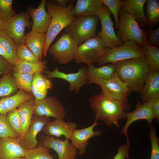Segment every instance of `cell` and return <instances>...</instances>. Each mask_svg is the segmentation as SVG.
<instances>
[{
  "mask_svg": "<svg viewBox=\"0 0 159 159\" xmlns=\"http://www.w3.org/2000/svg\"><path fill=\"white\" fill-rule=\"evenodd\" d=\"M4 21L0 17V26H2L3 25Z\"/></svg>",
  "mask_w": 159,
  "mask_h": 159,
  "instance_id": "obj_49",
  "label": "cell"
},
{
  "mask_svg": "<svg viewBox=\"0 0 159 159\" xmlns=\"http://www.w3.org/2000/svg\"><path fill=\"white\" fill-rule=\"evenodd\" d=\"M34 74L24 73L13 72V75L19 88L22 89L29 94H32L31 87Z\"/></svg>",
  "mask_w": 159,
  "mask_h": 159,
  "instance_id": "obj_34",
  "label": "cell"
},
{
  "mask_svg": "<svg viewBox=\"0 0 159 159\" xmlns=\"http://www.w3.org/2000/svg\"><path fill=\"white\" fill-rule=\"evenodd\" d=\"M49 117L46 116L33 115L28 130L23 136L18 138L20 144L25 150L37 147L38 141L37 136L49 121Z\"/></svg>",
  "mask_w": 159,
  "mask_h": 159,
  "instance_id": "obj_15",
  "label": "cell"
},
{
  "mask_svg": "<svg viewBox=\"0 0 159 159\" xmlns=\"http://www.w3.org/2000/svg\"><path fill=\"white\" fill-rule=\"evenodd\" d=\"M143 47L135 41L129 40L120 46L110 49L100 57L96 62L100 66L126 60L145 57Z\"/></svg>",
  "mask_w": 159,
  "mask_h": 159,
  "instance_id": "obj_5",
  "label": "cell"
},
{
  "mask_svg": "<svg viewBox=\"0 0 159 159\" xmlns=\"http://www.w3.org/2000/svg\"><path fill=\"white\" fill-rule=\"evenodd\" d=\"M46 1L41 0L39 6L35 8L28 6V12L33 21L31 32H46L51 20V15L45 9Z\"/></svg>",
  "mask_w": 159,
  "mask_h": 159,
  "instance_id": "obj_17",
  "label": "cell"
},
{
  "mask_svg": "<svg viewBox=\"0 0 159 159\" xmlns=\"http://www.w3.org/2000/svg\"><path fill=\"white\" fill-rule=\"evenodd\" d=\"M46 39V33L31 31L25 35V44L40 62Z\"/></svg>",
  "mask_w": 159,
  "mask_h": 159,
  "instance_id": "obj_25",
  "label": "cell"
},
{
  "mask_svg": "<svg viewBox=\"0 0 159 159\" xmlns=\"http://www.w3.org/2000/svg\"><path fill=\"white\" fill-rule=\"evenodd\" d=\"M88 101L91 109L95 113V120H101L107 126L114 124L119 129L120 128L119 120L126 119L125 113L131 108L127 102L107 97L100 94L91 97Z\"/></svg>",
  "mask_w": 159,
  "mask_h": 159,
  "instance_id": "obj_1",
  "label": "cell"
},
{
  "mask_svg": "<svg viewBox=\"0 0 159 159\" xmlns=\"http://www.w3.org/2000/svg\"><path fill=\"white\" fill-rule=\"evenodd\" d=\"M0 45L11 60L13 66L14 65L19 59L17 56L18 46L3 30L0 32Z\"/></svg>",
  "mask_w": 159,
  "mask_h": 159,
  "instance_id": "obj_29",
  "label": "cell"
},
{
  "mask_svg": "<svg viewBox=\"0 0 159 159\" xmlns=\"http://www.w3.org/2000/svg\"><path fill=\"white\" fill-rule=\"evenodd\" d=\"M146 17L148 28L152 27L159 21V1L147 0Z\"/></svg>",
  "mask_w": 159,
  "mask_h": 159,
  "instance_id": "obj_31",
  "label": "cell"
},
{
  "mask_svg": "<svg viewBox=\"0 0 159 159\" xmlns=\"http://www.w3.org/2000/svg\"><path fill=\"white\" fill-rule=\"evenodd\" d=\"M142 47L148 65L151 69L159 72V49L149 45L147 43Z\"/></svg>",
  "mask_w": 159,
  "mask_h": 159,
  "instance_id": "obj_32",
  "label": "cell"
},
{
  "mask_svg": "<svg viewBox=\"0 0 159 159\" xmlns=\"http://www.w3.org/2000/svg\"><path fill=\"white\" fill-rule=\"evenodd\" d=\"M0 56L4 58L10 64L13 66V63L11 60L0 45Z\"/></svg>",
  "mask_w": 159,
  "mask_h": 159,
  "instance_id": "obj_47",
  "label": "cell"
},
{
  "mask_svg": "<svg viewBox=\"0 0 159 159\" xmlns=\"http://www.w3.org/2000/svg\"><path fill=\"white\" fill-rule=\"evenodd\" d=\"M7 120L19 138L21 136V125L18 109L15 108L6 114Z\"/></svg>",
  "mask_w": 159,
  "mask_h": 159,
  "instance_id": "obj_39",
  "label": "cell"
},
{
  "mask_svg": "<svg viewBox=\"0 0 159 159\" xmlns=\"http://www.w3.org/2000/svg\"><path fill=\"white\" fill-rule=\"evenodd\" d=\"M147 30L149 35L147 43L151 46L158 48L159 46V27L153 29L148 28Z\"/></svg>",
  "mask_w": 159,
  "mask_h": 159,
  "instance_id": "obj_42",
  "label": "cell"
},
{
  "mask_svg": "<svg viewBox=\"0 0 159 159\" xmlns=\"http://www.w3.org/2000/svg\"><path fill=\"white\" fill-rule=\"evenodd\" d=\"M30 17L28 12L24 11L16 14L10 19L4 21L2 30L18 46L25 43V28L30 25Z\"/></svg>",
  "mask_w": 159,
  "mask_h": 159,
  "instance_id": "obj_10",
  "label": "cell"
},
{
  "mask_svg": "<svg viewBox=\"0 0 159 159\" xmlns=\"http://www.w3.org/2000/svg\"><path fill=\"white\" fill-rule=\"evenodd\" d=\"M3 28H2V26H0V32L2 30Z\"/></svg>",
  "mask_w": 159,
  "mask_h": 159,
  "instance_id": "obj_50",
  "label": "cell"
},
{
  "mask_svg": "<svg viewBox=\"0 0 159 159\" xmlns=\"http://www.w3.org/2000/svg\"><path fill=\"white\" fill-rule=\"evenodd\" d=\"M112 64L118 77L127 85L130 92L140 93L151 69L145 57Z\"/></svg>",
  "mask_w": 159,
  "mask_h": 159,
  "instance_id": "obj_2",
  "label": "cell"
},
{
  "mask_svg": "<svg viewBox=\"0 0 159 159\" xmlns=\"http://www.w3.org/2000/svg\"><path fill=\"white\" fill-rule=\"evenodd\" d=\"M78 46L69 34L64 32L57 41L49 47L47 52L58 62L66 64L74 60Z\"/></svg>",
  "mask_w": 159,
  "mask_h": 159,
  "instance_id": "obj_9",
  "label": "cell"
},
{
  "mask_svg": "<svg viewBox=\"0 0 159 159\" xmlns=\"http://www.w3.org/2000/svg\"><path fill=\"white\" fill-rule=\"evenodd\" d=\"M31 91L34 97V99L37 100H42L45 98L47 95V94L42 93L38 91L32 84L31 87Z\"/></svg>",
  "mask_w": 159,
  "mask_h": 159,
  "instance_id": "obj_46",
  "label": "cell"
},
{
  "mask_svg": "<svg viewBox=\"0 0 159 159\" xmlns=\"http://www.w3.org/2000/svg\"><path fill=\"white\" fill-rule=\"evenodd\" d=\"M99 19L97 16L76 18L64 29L79 45L90 38L95 36Z\"/></svg>",
  "mask_w": 159,
  "mask_h": 159,
  "instance_id": "obj_7",
  "label": "cell"
},
{
  "mask_svg": "<svg viewBox=\"0 0 159 159\" xmlns=\"http://www.w3.org/2000/svg\"><path fill=\"white\" fill-rule=\"evenodd\" d=\"M47 61H42L34 63L26 62L19 59L12 69L13 72L34 74L41 73L47 69Z\"/></svg>",
  "mask_w": 159,
  "mask_h": 159,
  "instance_id": "obj_27",
  "label": "cell"
},
{
  "mask_svg": "<svg viewBox=\"0 0 159 159\" xmlns=\"http://www.w3.org/2000/svg\"><path fill=\"white\" fill-rule=\"evenodd\" d=\"M48 148L39 144L36 148L25 150L24 157L26 159H54Z\"/></svg>",
  "mask_w": 159,
  "mask_h": 159,
  "instance_id": "obj_33",
  "label": "cell"
},
{
  "mask_svg": "<svg viewBox=\"0 0 159 159\" xmlns=\"http://www.w3.org/2000/svg\"><path fill=\"white\" fill-rule=\"evenodd\" d=\"M58 5L62 7H66L70 3L74 2V0H54Z\"/></svg>",
  "mask_w": 159,
  "mask_h": 159,
  "instance_id": "obj_48",
  "label": "cell"
},
{
  "mask_svg": "<svg viewBox=\"0 0 159 159\" xmlns=\"http://www.w3.org/2000/svg\"><path fill=\"white\" fill-rule=\"evenodd\" d=\"M118 27L116 35L123 43L132 40L142 47L147 43L148 30L141 29L135 19L125 11L121 9Z\"/></svg>",
  "mask_w": 159,
  "mask_h": 159,
  "instance_id": "obj_4",
  "label": "cell"
},
{
  "mask_svg": "<svg viewBox=\"0 0 159 159\" xmlns=\"http://www.w3.org/2000/svg\"><path fill=\"white\" fill-rule=\"evenodd\" d=\"M152 109L154 118L159 122V97L151 99L147 101Z\"/></svg>",
  "mask_w": 159,
  "mask_h": 159,
  "instance_id": "obj_44",
  "label": "cell"
},
{
  "mask_svg": "<svg viewBox=\"0 0 159 159\" xmlns=\"http://www.w3.org/2000/svg\"><path fill=\"white\" fill-rule=\"evenodd\" d=\"M129 147L127 144L124 143L120 146L117 152L114 156L113 159H129Z\"/></svg>",
  "mask_w": 159,
  "mask_h": 159,
  "instance_id": "obj_43",
  "label": "cell"
},
{
  "mask_svg": "<svg viewBox=\"0 0 159 159\" xmlns=\"http://www.w3.org/2000/svg\"><path fill=\"white\" fill-rule=\"evenodd\" d=\"M34 114L64 119L66 112L63 105L58 99L50 97L42 100L34 99Z\"/></svg>",
  "mask_w": 159,
  "mask_h": 159,
  "instance_id": "obj_12",
  "label": "cell"
},
{
  "mask_svg": "<svg viewBox=\"0 0 159 159\" xmlns=\"http://www.w3.org/2000/svg\"><path fill=\"white\" fill-rule=\"evenodd\" d=\"M32 97V95L20 89L11 96L2 97L0 100V113L6 114Z\"/></svg>",
  "mask_w": 159,
  "mask_h": 159,
  "instance_id": "obj_24",
  "label": "cell"
},
{
  "mask_svg": "<svg viewBox=\"0 0 159 159\" xmlns=\"http://www.w3.org/2000/svg\"><path fill=\"white\" fill-rule=\"evenodd\" d=\"M98 124L97 121L95 120L92 125L82 129H76L73 132L70 139L74 148L78 150L80 155L86 152V148L89 139L95 136L100 135V130L94 131V128Z\"/></svg>",
  "mask_w": 159,
  "mask_h": 159,
  "instance_id": "obj_18",
  "label": "cell"
},
{
  "mask_svg": "<svg viewBox=\"0 0 159 159\" xmlns=\"http://www.w3.org/2000/svg\"><path fill=\"white\" fill-rule=\"evenodd\" d=\"M18 89L14 78L10 74H4L0 79V98L11 96Z\"/></svg>",
  "mask_w": 159,
  "mask_h": 159,
  "instance_id": "obj_30",
  "label": "cell"
},
{
  "mask_svg": "<svg viewBox=\"0 0 159 159\" xmlns=\"http://www.w3.org/2000/svg\"><path fill=\"white\" fill-rule=\"evenodd\" d=\"M87 67L82 66L77 72L66 74L60 71L57 66L52 71H45L46 77L48 79L58 78L65 80L69 83V90L70 91H75L78 93L81 87L88 83L87 76Z\"/></svg>",
  "mask_w": 159,
  "mask_h": 159,
  "instance_id": "obj_14",
  "label": "cell"
},
{
  "mask_svg": "<svg viewBox=\"0 0 159 159\" xmlns=\"http://www.w3.org/2000/svg\"><path fill=\"white\" fill-rule=\"evenodd\" d=\"M25 150L18 139L0 137V159H18L24 157Z\"/></svg>",
  "mask_w": 159,
  "mask_h": 159,
  "instance_id": "obj_20",
  "label": "cell"
},
{
  "mask_svg": "<svg viewBox=\"0 0 159 159\" xmlns=\"http://www.w3.org/2000/svg\"><path fill=\"white\" fill-rule=\"evenodd\" d=\"M147 0H122L121 9L133 16L138 23L144 26H148L144 11Z\"/></svg>",
  "mask_w": 159,
  "mask_h": 159,
  "instance_id": "obj_21",
  "label": "cell"
},
{
  "mask_svg": "<svg viewBox=\"0 0 159 159\" xmlns=\"http://www.w3.org/2000/svg\"><path fill=\"white\" fill-rule=\"evenodd\" d=\"M18 159H26L24 157H21Z\"/></svg>",
  "mask_w": 159,
  "mask_h": 159,
  "instance_id": "obj_51",
  "label": "cell"
},
{
  "mask_svg": "<svg viewBox=\"0 0 159 159\" xmlns=\"http://www.w3.org/2000/svg\"><path fill=\"white\" fill-rule=\"evenodd\" d=\"M103 4L106 6L115 19L116 29L118 27L119 20V11L121 9L122 0H101Z\"/></svg>",
  "mask_w": 159,
  "mask_h": 159,
  "instance_id": "obj_38",
  "label": "cell"
},
{
  "mask_svg": "<svg viewBox=\"0 0 159 159\" xmlns=\"http://www.w3.org/2000/svg\"><path fill=\"white\" fill-rule=\"evenodd\" d=\"M77 126L75 122H66L63 119H55L53 121H49L42 131L46 135L57 137L63 135L65 139L69 140Z\"/></svg>",
  "mask_w": 159,
  "mask_h": 159,
  "instance_id": "obj_19",
  "label": "cell"
},
{
  "mask_svg": "<svg viewBox=\"0 0 159 159\" xmlns=\"http://www.w3.org/2000/svg\"><path fill=\"white\" fill-rule=\"evenodd\" d=\"M104 5L101 0H77L72 13L76 17L97 16Z\"/></svg>",
  "mask_w": 159,
  "mask_h": 159,
  "instance_id": "obj_23",
  "label": "cell"
},
{
  "mask_svg": "<svg viewBox=\"0 0 159 159\" xmlns=\"http://www.w3.org/2000/svg\"><path fill=\"white\" fill-rule=\"evenodd\" d=\"M111 14L107 7L104 5L97 15L101 22V30L97 35L110 49L121 46L123 44L115 32Z\"/></svg>",
  "mask_w": 159,
  "mask_h": 159,
  "instance_id": "obj_11",
  "label": "cell"
},
{
  "mask_svg": "<svg viewBox=\"0 0 159 159\" xmlns=\"http://www.w3.org/2000/svg\"><path fill=\"white\" fill-rule=\"evenodd\" d=\"M87 80L88 84H95L100 87L101 89L100 94L102 95L125 102L128 101V94L130 91L116 73L109 79L92 78Z\"/></svg>",
  "mask_w": 159,
  "mask_h": 159,
  "instance_id": "obj_8",
  "label": "cell"
},
{
  "mask_svg": "<svg viewBox=\"0 0 159 159\" xmlns=\"http://www.w3.org/2000/svg\"><path fill=\"white\" fill-rule=\"evenodd\" d=\"M110 49L96 35L78 46L74 60L78 64L84 63L88 66L93 64L100 57Z\"/></svg>",
  "mask_w": 159,
  "mask_h": 159,
  "instance_id": "obj_6",
  "label": "cell"
},
{
  "mask_svg": "<svg viewBox=\"0 0 159 159\" xmlns=\"http://www.w3.org/2000/svg\"><path fill=\"white\" fill-rule=\"evenodd\" d=\"M38 142L42 146L54 150L59 159H76L77 150L69 140H62L54 136L42 135Z\"/></svg>",
  "mask_w": 159,
  "mask_h": 159,
  "instance_id": "obj_13",
  "label": "cell"
},
{
  "mask_svg": "<svg viewBox=\"0 0 159 159\" xmlns=\"http://www.w3.org/2000/svg\"><path fill=\"white\" fill-rule=\"evenodd\" d=\"M32 84L38 91L47 94L48 90L53 87L52 81L41 73L34 74Z\"/></svg>",
  "mask_w": 159,
  "mask_h": 159,
  "instance_id": "obj_35",
  "label": "cell"
},
{
  "mask_svg": "<svg viewBox=\"0 0 159 159\" xmlns=\"http://www.w3.org/2000/svg\"><path fill=\"white\" fill-rule=\"evenodd\" d=\"M17 56L19 59L26 62L34 63L40 62L25 43L21 44L18 46Z\"/></svg>",
  "mask_w": 159,
  "mask_h": 159,
  "instance_id": "obj_37",
  "label": "cell"
},
{
  "mask_svg": "<svg viewBox=\"0 0 159 159\" xmlns=\"http://www.w3.org/2000/svg\"><path fill=\"white\" fill-rule=\"evenodd\" d=\"M13 66L10 64L4 58L0 56V73L4 75L9 74Z\"/></svg>",
  "mask_w": 159,
  "mask_h": 159,
  "instance_id": "obj_45",
  "label": "cell"
},
{
  "mask_svg": "<svg viewBox=\"0 0 159 159\" xmlns=\"http://www.w3.org/2000/svg\"><path fill=\"white\" fill-rule=\"evenodd\" d=\"M34 98L32 97L21 104L17 108L21 127V137L25 134L30 125L34 114Z\"/></svg>",
  "mask_w": 159,
  "mask_h": 159,
  "instance_id": "obj_26",
  "label": "cell"
},
{
  "mask_svg": "<svg viewBox=\"0 0 159 159\" xmlns=\"http://www.w3.org/2000/svg\"><path fill=\"white\" fill-rule=\"evenodd\" d=\"M0 137L19 138L7 118L6 114L0 113Z\"/></svg>",
  "mask_w": 159,
  "mask_h": 159,
  "instance_id": "obj_36",
  "label": "cell"
},
{
  "mask_svg": "<svg viewBox=\"0 0 159 159\" xmlns=\"http://www.w3.org/2000/svg\"><path fill=\"white\" fill-rule=\"evenodd\" d=\"M125 116L127 119L125 125L122 128L120 134L124 133L127 140V146L129 147L130 142L127 130L130 125L133 122L140 120H145L148 122L149 127L151 125L154 118L151 108L147 102L142 103L139 101L137 102L135 110L132 112H127Z\"/></svg>",
  "mask_w": 159,
  "mask_h": 159,
  "instance_id": "obj_16",
  "label": "cell"
},
{
  "mask_svg": "<svg viewBox=\"0 0 159 159\" xmlns=\"http://www.w3.org/2000/svg\"><path fill=\"white\" fill-rule=\"evenodd\" d=\"M74 2L64 7L57 4L54 0L47 1L46 7L51 16V20L46 33V39L42 53L44 57H47L48 49L57 35L76 18L72 13L75 6Z\"/></svg>",
  "mask_w": 159,
  "mask_h": 159,
  "instance_id": "obj_3",
  "label": "cell"
},
{
  "mask_svg": "<svg viewBox=\"0 0 159 159\" xmlns=\"http://www.w3.org/2000/svg\"><path fill=\"white\" fill-rule=\"evenodd\" d=\"M13 0H0V17L3 21L10 19L16 14L12 7Z\"/></svg>",
  "mask_w": 159,
  "mask_h": 159,
  "instance_id": "obj_40",
  "label": "cell"
},
{
  "mask_svg": "<svg viewBox=\"0 0 159 159\" xmlns=\"http://www.w3.org/2000/svg\"><path fill=\"white\" fill-rule=\"evenodd\" d=\"M149 137L151 143L150 159H159V139L156 133V128L153 125L150 127Z\"/></svg>",
  "mask_w": 159,
  "mask_h": 159,
  "instance_id": "obj_41",
  "label": "cell"
},
{
  "mask_svg": "<svg viewBox=\"0 0 159 159\" xmlns=\"http://www.w3.org/2000/svg\"><path fill=\"white\" fill-rule=\"evenodd\" d=\"M116 73L115 68L112 63L99 67H95L93 64L87 67V79L92 78L109 79L112 77Z\"/></svg>",
  "mask_w": 159,
  "mask_h": 159,
  "instance_id": "obj_28",
  "label": "cell"
},
{
  "mask_svg": "<svg viewBox=\"0 0 159 159\" xmlns=\"http://www.w3.org/2000/svg\"><path fill=\"white\" fill-rule=\"evenodd\" d=\"M140 93L143 102L159 97V72L151 69Z\"/></svg>",
  "mask_w": 159,
  "mask_h": 159,
  "instance_id": "obj_22",
  "label": "cell"
}]
</instances>
